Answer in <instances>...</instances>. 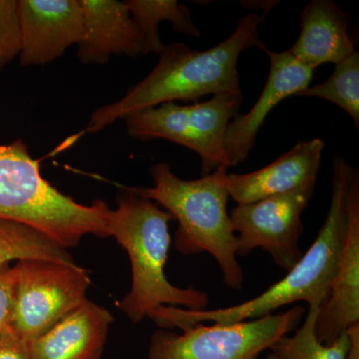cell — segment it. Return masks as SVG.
Listing matches in <instances>:
<instances>
[{"mask_svg": "<svg viewBox=\"0 0 359 359\" xmlns=\"http://www.w3.org/2000/svg\"><path fill=\"white\" fill-rule=\"evenodd\" d=\"M306 313L301 306L240 323H197L178 334L157 330L151 337L150 359H259L278 339L294 330Z\"/></svg>", "mask_w": 359, "mask_h": 359, "instance_id": "obj_7", "label": "cell"}, {"mask_svg": "<svg viewBox=\"0 0 359 359\" xmlns=\"http://www.w3.org/2000/svg\"><path fill=\"white\" fill-rule=\"evenodd\" d=\"M172 219L170 212L130 188L120 194L117 209L111 211L110 237L126 250L132 269L131 290L118 306L134 323L149 318L160 306L204 311L209 304L207 292L176 287L165 275Z\"/></svg>", "mask_w": 359, "mask_h": 359, "instance_id": "obj_4", "label": "cell"}, {"mask_svg": "<svg viewBox=\"0 0 359 359\" xmlns=\"http://www.w3.org/2000/svg\"><path fill=\"white\" fill-rule=\"evenodd\" d=\"M113 321L108 309L87 299L45 334L28 342L32 359H101Z\"/></svg>", "mask_w": 359, "mask_h": 359, "instance_id": "obj_15", "label": "cell"}, {"mask_svg": "<svg viewBox=\"0 0 359 359\" xmlns=\"http://www.w3.org/2000/svg\"><path fill=\"white\" fill-rule=\"evenodd\" d=\"M36 259L76 264L67 250L27 224L0 219V268L13 261Z\"/></svg>", "mask_w": 359, "mask_h": 359, "instance_id": "obj_18", "label": "cell"}, {"mask_svg": "<svg viewBox=\"0 0 359 359\" xmlns=\"http://www.w3.org/2000/svg\"><path fill=\"white\" fill-rule=\"evenodd\" d=\"M353 167L344 158L334 162L332 195L325 223L316 241L287 275L263 294L230 308L189 311L163 306L149 316L160 327L185 328L197 323H226L256 320L297 302L309 306L327 301L346 240L348 219V187Z\"/></svg>", "mask_w": 359, "mask_h": 359, "instance_id": "obj_2", "label": "cell"}, {"mask_svg": "<svg viewBox=\"0 0 359 359\" xmlns=\"http://www.w3.org/2000/svg\"><path fill=\"white\" fill-rule=\"evenodd\" d=\"M346 332L351 341L347 359H359V325L349 327Z\"/></svg>", "mask_w": 359, "mask_h": 359, "instance_id": "obj_24", "label": "cell"}, {"mask_svg": "<svg viewBox=\"0 0 359 359\" xmlns=\"http://www.w3.org/2000/svg\"><path fill=\"white\" fill-rule=\"evenodd\" d=\"M20 49L18 0H0V69L20 55Z\"/></svg>", "mask_w": 359, "mask_h": 359, "instance_id": "obj_21", "label": "cell"}, {"mask_svg": "<svg viewBox=\"0 0 359 359\" xmlns=\"http://www.w3.org/2000/svg\"><path fill=\"white\" fill-rule=\"evenodd\" d=\"M18 273L15 266L0 268V337L11 330Z\"/></svg>", "mask_w": 359, "mask_h": 359, "instance_id": "obj_22", "label": "cell"}, {"mask_svg": "<svg viewBox=\"0 0 359 359\" xmlns=\"http://www.w3.org/2000/svg\"><path fill=\"white\" fill-rule=\"evenodd\" d=\"M149 172L154 186L130 190L163 205L178 221L175 249L187 256L208 252L218 263L224 285L242 289L238 237L228 212V168L219 167L198 180L179 178L167 163L153 165Z\"/></svg>", "mask_w": 359, "mask_h": 359, "instance_id": "obj_3", "label": "cell"}, {"mask_svg": "<svg viewBox=\"0 0 359 359\" xmlns=\"http://www.w3.org/2000/svg\"><path fill=\"white\" fill-rule=\"evenodd\" d=\"M261 48L269 58L268 80L252 109L244 115H236L229 123L224 137L228 168L247 159L271 110L285 99L308 88L313 80L314 70L299 62L290 51H271L264 44Z\"/></svg>", "mask_w": 359, "mask_h": 359, "instance_id": "obj_11", "label": "cell"}, {"mask_svg": "<svg viewBox=\"0 0 359 359\" xmlns=\"http://www.w3.org/2000/svg\"><path fill=\"white\" fill-rule=\"evenodd\" d=\"M325 143L320 138L299 142L275 162L247 174H228L226 189L238 205L250 204L290 192L318 180Z\"/></svg>", "mask_w": 359, "mask_h": 359, "instance_id": "obj_13", "label": "cell"}, {"mask_svg": "<svg viewBox=\"0 0 359 359\" xmlns=\"http://www.w3.org/2000/svg\"><path fill=\"white\" fill-rule=\"evenodd\" d=\"M125 4L143 39V54H160L164 50L166 45L161 41L159 33V25L163 21L171 22L177 32L201 36L190 9L177 0H128Z\"/></svg>", "mask_w": 359, "mask_h": 359, "instance_id": "obj_17", "label": "cell"}, {"mask_svg": "<svg viewBox=\"0 0 359 359\" xmlns=\"http://www.w3.org/2000/svg\"><path fill=\"white\" fill-rule=\"evenodd\" d=\"M320 306H309L308 313L292 337H282L271 347V353L282 359H347L351 337L347 332L330 344H321L316 335V323Z\"/></svg>", "mask_w": 359, "mask_h": 359, "instance_id": "obj_19", "label": "cell"}, {"mask_svg": "<svg viewBox=\"0 0 359 359\" xmlns=\"http://www.w3.org/2000/svg\"><path fill=\"white\" fill-rule=\"evenodd\" d=\"M264 14L250 13L238 20L235 32L208 50H193L185 43L166 45L154 69L117 102L92 113L86 132L96 133L138 111L177 100L197 103L202 97L242 94L238 61L241 54L264 44L259 39Z\"/></svg>", "mask_w": 359, "mask_h": 359, "instance_id": "obj_1", "label": "cell"}, {"mask_svg": "<svg viewBox=\"0 0 359 359\" xmlns=\"http://www.w3.org/2000/svg\"><path fill=\"white\" fill-rule=\"evenodd\" d=\"M242 101L243 94L221 93L191 105L161 104L125 118L127 131L139 140L165 139L190 149L199 155L205 176L219 167L228 168L224 137Z\"/></svg>", "mask_w": 359, "mask_h": 359, "instance_id": "obj_6", "label": "cell"}, {"mask_svg": "<svg viewBox=\"0 0 359 359\" xmlns=\"http://www.w3.org/2000/svg\"><path fill=\"white\" fill-rule=\"evenodd\" d=\"M351 18L332 0H313L301 14V33L290 53L302 65L316 69L341 62L355 52L349 36Z\"/></svg>", "mask_w": 359, "mask_h": 359, "instance_id": "obj_16", "label": "cell"}, {"mask_svg": "<svg viewBox=\"0 0 359 359\" xmlns=\"http://www.w3.org/2000/svg\"><path fill=\"white\" fill-rule=\"evenodd\" d=\"M0 359H32L29 344L9 330L0 337Z\"/></svg>", "mask_w": 359, "mask_h": 359, "instance_id": "obj_23", "label": "cell"}, {"mask_svg": "<svg viewBox=\"0 0 359 359\" xmlns=\"http://www.w3.org/2000/svg\"><path fill=\"white\" fill-rule=\"evenodd\" d=\"M111 211L102 200L79 204L52 186L22 140L0 146V219L32 226L66 250L87 235L109 238Z\"/></svg>", "mask_w": 359, "mask_h": 359, "instance_id": "obj_5", "label": "cell"}, {"mask_svg": "<svg viewBox=\"0 0 359 359\" xmlns=\"http://www.w3.org/2000/svg\"><path fill=\"white\" fill-rule=\"evenodd\" d=\"M348 219L339 266L327 301L321 304L316 335L330 344L349 327L359 325V177L353 168L348 187Z\"/></svg>", "mask_w": 359, "mask_h": 359, "instance_id": "obj_12", "label": "cell"}, {"mask_svg": "<svg viewBox=\"0 0 359 359\" xmlns=\"http://www.w3.org/2000/svg\"><path fill=\"white\" fill-rule=\"evenodd\" d=\"M18 273L11 332L30 342L87 301L89 271L78 264L28 259Z\"/></svg>", "mask_w": 359, "mask_h": 359, "instance_id": "obj_8", "label": "cell"}, {"mask_svg": "<svg viewBox=\"0 0 359 359\" xmlns=\"http://www.w3.org/2000/svg\"><path fill=\"white\" fill-rule=\"evenodd\" d=\"M83 37L78 58L84 65H103L112 55L137 57L144 53L140 32L125 1L81 0Z\"/></svg>", "mask_w": 359, "mask_h": 359, "instance_id": "obj_14", "label": "cell"}, {"mask_svg": "<svg viewBox=\"0 0 359 359\" xmlns=\"http://www.w3.org/2000/svg\"><path fill=\"white\" fill-rule=\"evenodd\" d=\"M22 66L60 57L83 37L81 0H18Z\"/></svg>", "mask_w": 359, "mask_h": 359, "instance_id": "obj_10", "label": "cell"}, {"mask_svg": "<svg viewBox=\"0 0 359 359\" xmlns=\"http://www.w3.org/2000/svg\"><path fill=\"white\" fill-rule=\"evenodd\" d=\"M316 185V180H311L290 192L233 209L230 217L238 233V256H247L261 248L276 266L287 271L294 268L304 256L299 247L304 231L302 216Z\"/></svg>", "mask_w": 359, "mask_h": 359, "instance_id": "obj_9", "label": "cell"}, {"mask_svg": "<svg viewBox=\"0 0 359 359\" xmlns=\"http://www.w3.org/2000/svg\"><path fill=\"white\" fill-rule=\"evenodd\" d=\"M266 359H282L278 358V355H276L275 353H271L269 354L268 358H266Z\"/></svg>", "mask_w": 359, "mask_h": 359, "instance_id": "obj_25", "label": "cell"}, {"mask_svg": "<svg viewBox=\"0 0 359 359\" xmlns=\"http://www.w3.org/2000/svg\"><path fill=\"white\" fill-rule=\"evenodd\" d=\"M295 96L318 97L339 106L351 116L354 126H359V53L335 65L327 81L309 86Z\"/></svg>", "mask_w": 359, "mask_h": 359, "instance_id": "obj_20", "label": "cell"}]
</instances>
